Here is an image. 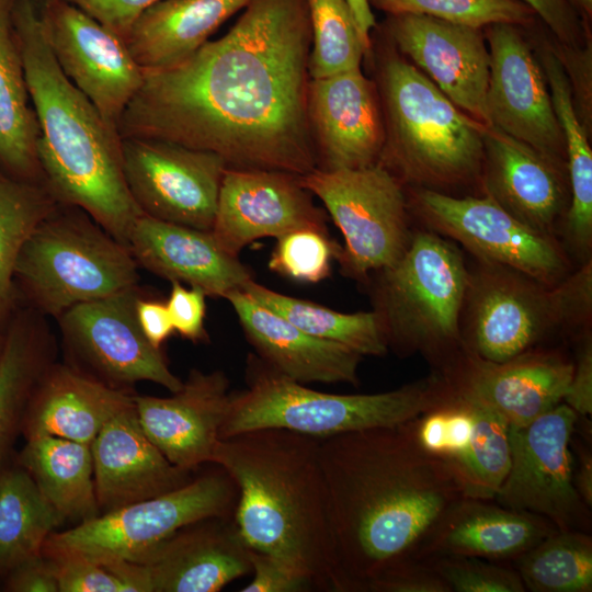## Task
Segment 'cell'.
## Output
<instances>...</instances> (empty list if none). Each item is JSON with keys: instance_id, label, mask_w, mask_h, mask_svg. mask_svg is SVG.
Wrapping results in <instances>:
<instances>
[{"instance_id": "cell-1", "label": "cell", "mask_w": 592, "mask_h": 592, "mask_svg": "<svg viewBox=\"0 0 592 592\" xmlns=\"http://www.w3.org/2000/svg\"><path fill=\"white\" fill-rule=\"evenodd\" d=\"M311 42L306 0H249L225 35L144 70L118 133L210 151L229 169L305 175L318 168L307 112Z\"/></svg>"}, {"instance_id": "cell-2", "label": "cell", "mask_w": 592, "mask_h": 592, "mask_svg": "<svg viewBox=\"0 0 592 592\" xmlns=\"http://www.w3.org/2000/svg\"><path fill=\"white\" fill-rule=\"evenodd\" d=\"M411 421L319 441L338 592H365L387 567L415 558L465 497L447 464L417 442Z\"/></svg>"}, {"instance_id": "cell-3", "label": "cell", "mask_w": 592, "mask_h": 592, "mask_svg": "<svg viewBox=\"0 0 592 592\" xmlns=\"http://www.w3.org/2000/svg\"><path fill=\"white\" fill-rule=\"evenodd\" d=\"M14 24L26 86L38 124L43 182L127 246L144 215L127 186L118 128L66 77L45 37L36 0H18Z\"/></svg>"}, {"instance_id": "cell-4", "label": "cell", "mask_w": 592, "mask_h": 592, "mask_svg": "<svg viewBox=\"0 0 592 592\" xmlns=\"http://www.w3.org/2000/svg\"><path fill=\"white\" fill-rule=\"evenodd\" d=\"M319 437L284 429H258L221 439L212 464L238 489L234 514L249 548L274 555L338 592L337 561Z\"/></svg>"}, {"instance_id": "cell-5", "label": "cell", "mask_w": 592, "mask_h": 592, "mask_svg": "<svg viewBox=\"0 0 592 592\" xmlns=\"http://www.w3.org/2000/svg\"><path fill=\"white\" fill-rule=\"evenodd\" d=\"M383 35L387 44L376 56L374 79L385 127L378 164L409 189L451 194L481 187L486 125L455 105Z\"/></svg>"}, {"instance_id": "cell-6", "label": "cell", "mask_w": 592, "mask_h": 592, "mask_svg": "<svg viewBox=\"0 0 592 592\" xmlns=\"http://www.w3.org/2000/svg\"><path fill=\"white\" fill-rule=\"evenodd\" d=\"M591 317L592 260L557 285L494 263L468 265L460 335L464 349L483 360L572 342L591 330Z\"/></svg>"}, {"instance_id": "cell-7", "label": "cell", "mask_w": 592, "mask_h": 592, "mask_svg": "<svg viewBox=\"0 0 592 592\" xmlns=\"http://www.w3.org/2000/svg\"><path fill=\"white\" fill-rule=\"evenodd\" d=\"M246 377L247 388L230 392L220 440L267 428L321 439L396 426L441 405L451 395L445 379L435 371L389 391L339 395L306 387L252 355Z\"/></svg>"}, {"instance_id": "cell-8", "label": "cell", "mask_w": 592, "mask_h": 592, "mask_svg": "<svg viewBox=\"0 0 592 592\" xmlns=\"http://www.w3.org/2000/svg\"><path fill=\"white\" fill-rule=\"evenodd\" d=\"M374 311L388 349L422 355L440 372L464 349L460 316L468 265L462 250L429 229L412 231L403 254L376 272Z\"/></svg>"}, {"instance_id": "cell-9", "label": "cell", "mask_w": 592, "mask_h": 592, "mask_svg": "<svg viewBox=\"0 0 592 592\" xmlns=\"http://www.w3.org/2000/svg\"><path fill=\"white\" fill-rule=\"evenodd\" d=\"M129 248L84 210L57 207L24 243L14 269L35 311L56 319L75 305L138 284Z\"/></svg>"}, {"instance_id": "cell-10", "label": "cell", "mask_w": 592, "mask_h": 592, "mask_svg": "<svg viewBox=\"0 0 592 592\" xmlns=\"http://www.w3.org/2000/svg\"><path fill=\"white\" fill-rule=\"evenodd\" d=\"M213 466L174 490L54 532L42 550L144 562L181 528L213 516H234L237 486L224 468Z\"/></svg>"}, {"instance_id": "cell-11", "label": "cell", "mask_w": 592, "mask_h": 592, "mask_svg": "<svg viewBox=\"0 0 592 592\" xmlns=\"http://www.w3.org/2000/svg\"><path fill=\"white\" fill-rule=\"evenodd\" d=\"M299 182L323 203L340 229L344 247L337 259L348 275L365 281L403 254L412 236L408 195L383 166L316 169Z\"/></svg>"}, {"instance_id": "cell-12", "label": "cell", "mask_w": 592, "mask_h": 592, "mask_svg": "<svg viewBox=\"0 0 592 592\" xmlns=\"http://www.w3.org/2000/svg\"><path fill=\"white\" fill-rule=\"evenodd\" d=\"M408 202L425 229L459 243L476 260L548 285L559 284L577 267L557 237L530 228L486 194L456 196L415 187L409 189Z\"/></svg>"}, {"instance_id": "cell-13", "label": "cell", "mask_w": 592, "mask_h": 592, "mask_svg": "<svg viewBox=\"0 0 592 592\" xmlns=\"http://www.w3.org/2000/svg\"><path fill=\"white\" fill-rule=\"evenodd\" d=\"M578 414L560 402L524 426H510L511 463L494 501L591 533L592 513L572 482L570 441Z\"/></svg>"}, {"instance_id": "cell-14", "label": "cell", "mask_w": 592, "mask_h": 592, "mask_svg": "<svg viewBox=\"0 0 592 592\" xmlns=\"http://www.w3.org/2000/svg\"><path fill=\"white\" fill-rule=\"evenodd\" d=\"M143 293L137 284L75 305L56 320L62 342L76 361L71 365L83 373L118 389L151 382L172 394L183 382L170 371L161 349L155 348L139 328L135 304Z\"/></svg>"}, {"instance_id": "cell-15", "label": "cell", "mask_w": 592, "mask_h": 592, "mask_svg": "<svg viewBox=\"0 0 592 592\" xmlns=\"http://www.w3.org/2000/svg\"><path fill=\"white\" fill-rule=\"evenodd\" d=\"M129 192L149 217L210 231L227 166L218 155L172 141L122 138Z\"/></svg>"}, {"instance_id": "cell-16", "label": "cell", "mask_w": 592, "mask_h": 592, "mask_svg": "<svg viewBox=\"0 0 592 592\" xmlns=\"http://www.w3.org/2000/svg\"><path fill=\"white\" fill-rule=\"evenodd\" d=\"M36 5L59 68L117 127L144 77L125 42L67 0H36Z\"/></svg>"}, {"instance_id": "cell-17", "label": "cell", "mask_w": 592, "mask_h": 592, "mask_svg": "<svg viewBox=\"0 0 592 592\" xmlns=\"http://www.w3.org/2000/svg\"><path fill=\"white\" fill-rule=\"evenodd\" d=\"M483 32L490 54L486 100L489 126L567 167L563 135L547 79L523 27L498 23Z\"/></svg>"}, {"instance_id": "cell-18", "label": "cell", "mask_w": 592, "mask_h": 592, "mask_svg": "<svg viewBox=\"0 0 592 592\" xmlns=\"http://www.w3.org/2000/svg\"><path fill=\"white\" fill-rule=\"evenodd\" d=\"M572 371L562 345H550L502 362L463 349L439 373L454 395L493 410L510 426H524L562 402Z\"/></svg>"}, {"instance_id": "cell-19", "label": "cell", "mask_w": 592, "mask_h": 592, "mask_svg": "<svg viewBox=\"0 0 592 592\" xmlns=\"http://www.w3.org/2000/svg\"><path fill=\"white\" fill-rule=\"evenodd\" d=\"M380 30L455 105L489 126L490 54L483 29L419 14H387Z\"/></svg>"}, {"instance_id": "cell-20", "label": "cell", "mask_w": 592, "mask_h": 592, "mask_svg": "<svg viewBox=\"0 0 592 592\" xmlns=\"http://www.w3.org/2000/svg\"><path fill=\"white\" fill-rule=\"evenodd\" d=\"M299 228L327 230L325 213L314 204L298 175L226 169L210 230L226 252L238 257L257 239L277 238Z\"/></svg>"}, {"instance_id": "cell-21", "label": "cell", "mask_w": 592, "mask_h": 592, "mask_svg": "<svg viewBox=\"0 0 592 592\" xmlns=\"http://www.w3.org/2000/svg\"><path fill=\"white\" fill-rule=\"evenodd\" d=\"M307 112L318 168L360 169L378 163L385 127L374 79L361 67L310 79Z\"/></svg>"}, {"instance_id": "cell-22", "label": "cell", "mask_w": 592, "mask_h": 592, "mask_svg": "<svg viewBox=\"0 0 592 592\" xmlns=\"http://www.w3.org/2000/svg\"><path fill=\"white\" fill-rule=\"evenodd\" d=\"M482 194L530 228L559 239L570 203L567 167L493 126L485 127Z\"/></svg>"}, {"instance_id": "cell-23", "label": "cell", "mask_w": 592, "mask_h": 592, "mask_svg": "<svg viewBox=\"0 0 592 592\" xmlns=\"http://www.w3.org/2000/svg\"><path fill=\"white\" fill-rule=\"evenodd\" d=\"M229 398L224 372L200 369H192L171 397L134 395L146 435L171 464L189 471L212 464Z\"/></svg>"}, {"instance_id": "cell-24", "label": "cell", "mask_w": 592, "mask_h": 592, "mask_svg": "<svg viewBox=\"0 0 592 592\" xmlns=\"http://www.w3.org/2000/svg\"><path fill=\"white\" fill-rule=\"evenodd\" d=\"M100 514L174 490L192 479L144 432L135 403L113 417L90 445Z\"/></svg>"}, {"instance_id": "cell-25", "label": "cell", "mask_w": 592, "mask_h": 592, "mask_svg": "<svg viewBox=\"0 0 592 592\" xmlns=\"http://www.w3.org/2000/svg\"><path fill=\"white\" fill-rule=\"evenodd\" d=\"M249 553L234 516H213L181 528L140 563L151 592H217L251 571Z\"/></svg>"}, {"instance_id": "cell-26", "label": "cell", "mask_w": 592, "mask_h": 592, "mask_svg": "<svg viewBox=\"0 0 592 592\" xmlns=\"http://www.w3.org/2000/svg\"><path fill=\"white\" fill-rule=\"evenodd\" d=\"M138 266L170 282L224 297L241 289L252 274L238 257L226 252L210 231L141 215L127 240Z\"/></svg>"}, {"instance_id": "cell-27", "label": "cell", "mask_w": 592, "mask_h": 592, "mask_svg": "<svg viewBox=\"0 0 592 592\" xmlns=\"http://www.w3.org/2000/svg\"><path fill=\"white\" fill-rule=\"evenodd\" d=\"M225 298L258 356L282 375L301 384L358 385L363 355L329 340L310 335L255 301L241 289Z\"/></svg>"}, {"instance_id": "cell-28", "label": "cell", "mask_w": 592, "mask_h": 592, "mask_svg": "<svg viewBox=\"0 0 592 592\" xmlns=\"http://www.w3.org/2000/svg\"><path fill=\"white\" fill-rule=\"evenodd\" d=\"M134 403L129 390L111 387L71 364L54 361L31 395L21 431L26 440L56 436L91 445L113 417Z\"/></svg>"}, {"instance_id": "cell-29", "label": "cell", "mask_w": 592, "mask_h": 592, "mask_svg": "<svg viewBox=\"0 0 592 592\" xmlns=\"http://www.w3.org/2000/svg\"><path fill=\"white\" fill-rule=\"evenodd\" d=\"M556 530L540 515L463 497L437 521L415 558L452 555L514 561Z\"/></svg>"}, {"instance_id": "cell-30", "label": "cell", "mask_w": 592, "mask_h": 592, "mask_svg": "<svg viewBox=\"0 0 592 592\" xmlns=\"http://www.w3.org/2000/svg\"><path fill=\"white\" fill-rule=\"evenodd\" d=\"M249 0H160L134 22L125 44L143 70L173 66L204 45Z\"/></svg>"}, {"instance_id": "cell-31", "label": "cell", "mask_w": 592, "mask_h": 592, "mask_svg": "<svg viewBox=\"0 0 592 592\" xmlns=\"http://www.w3.org/2000/svg\"><path fill=\"white\" fill-rule=\"evenodd\" d=\"M538 59L565 141L570 203L559 239L571 260L580 265L592 260V149L557 52L543 48Z\"/></svg>"}, {"instance_id": "cell-32", "label": "cell", "mask_w": 592, "mask_h": 592, "mask_svg": "<svg viewBox=\"0 0 592 592\" xmlns=\"http://www.w3.org/2000/svg\"><path fill=\"white\" fill-rule=\"evenodd\" d=\"M18 0H0V170L43 182L34 113L14 24Z\"/></svg>"}, {"instance_id": "cell-33", "label": "cell", "mask_w": 592, "mask_h": 592, "mask_svg": "<svg viewBox=\"0 0 592 592\" xmlns=\"http://www.w3.org/2000/svg\"><path fill=\"white\" fill-rule=\"evenodd\" d=\"M20 463L64 520L81 523L100 514L90 445L33 437L26 440Z\"/></svg>"}, {"instance_id": "cell-34", "label": "cell", "mask_w": 592, "mask_h": 592, "mask_svg": "<svg viewBox=\"0 0 592 592\" xmlns=\"http://www.w3.org/2000/svg\"><path fill=\"white\" fill-rule=\"evenodd\" d=\"M38 314L33 321L12 325L0 351V462L21 430L31 395L55 361V339Z\"/></svg>"}, {"instance_id": "cell-35", "label": "cell", "mask_w": 592, "mask_h": 592, "mask_svg": "<svg viewBox=\"0 0 592 592\" xmlns=\"http://www.w3.org/2000/svg\"><path fill=\"white\" fill-rule=\"evenodd\" d=\"M64 521L24 468L0 471V571L41 554Z\"/></svg>"}, {"instance_id": "cell-36", "label": "cell", "mask_w": 592, "mask_h": 592, "mask_svg": "<svg viewBox=\"0 0 592 592\" xmlns=\"http://www.w3.org/2000/svg\"><path fill=\"white\" fill-rule=\"evenodd\" d=\"M241 291L304 332L341 343L363 356H383L388 344L378 315L372 311L345 314L292 297L248 281Z\"/></svg>"}, {"instance_id": "cell-37", "label": "cell", "mask_w": 592, "mask_h": 592, "mask_svg": "<svg viewBox=\"0 0 592 592\" xmlns=\"http://www.w3.org/2000/svg\"><path fill=\"white\" fill-rule=\"evenodd\" d=\"M513 562L525 591H592L591 533L556 530Z\"/></svg>"}, {"instance_id": "cell-38", "label": "cell", "mask_w": 592, "mask_h": 592, "mask_svg": "<svg viewBox=\"0 0 592 592\" xmlns=\"http://www.w3.org/2000/svg\"><path fill=\"white\" fill-rule=\"evenodd\" d=\"M58 204L44 183L0 170V320L11 305L19 254L32 232Z\"/></svg>"}, {"instance_id": "cell-39", "label": "cell", "mask_w": 592, "mask_h": 592, "mask_svg": "<svg viewBox=\"0 0 592 592\" xmlns=\"http://www.w3.org/2000/svg\"><path fill=\"white\" fill-rule=\"evenodd\" d=\"M471 403L469 443L448 467L465 497L493 500L510 468V425L493 410Z\"/></svg>"}, {"instance_id": "cell-40", "label": "cell", "mask_w": 592, "mask_h": 592, "mask_svg": "<svg viewBox=\"0 0 592 592\" xmlns=\"http://www.w3.org/2000/svg\"><path fill=\"white\" fill-rule=\"evenodd\" d=\"M312 42L310 79L361 67L368 50L360 35L348 0H306Z\"/></svg>"}, {"instance_id": "cell-41", "label": "cell", "mask_w": 592, "mask_h": 592, "mask_svg": "<svg viewBox=\"0 0 592 592\" xmlns=\"http://www.w3.org/2000/svg\"><path fill=\"white\" fill-rule=\"evenodd\" d=\"M386 14H419L470 27L485 29L506 23L522 27L537 20L534 10L521 0H368Z\"/></svg>"}, {"instance_id": "cell-42", "label": "cell", "mask_w": 592, "mask_h": 592, "mask_svg": "<svg viewBox=\"0 0 592 592\" xmlns=\"http://www.w3.org/2000/svg\"><path fill=\"white\" fill-rule=\"evenodd\" d=\"M269 269L303 283H317L330 275L332 260L341 247L327 230L299 228L276 238Z\"/></svg>"}, {"instance_id": "cell-43", "label": "cell", "mask_w": 592, "mask_h": 592, "mask_svg": "<svg viewBox=\"0 0 592 592\" xmlns=\"http://www.w3.org/2000/svg\"><path fill=\"white\" fill-rule=\"evenodd\" d=\"M451 592H524L514 567L468 556L426 558Z\"/></svg>"}, {"instance_id": "cell-44", "label": "cell", "mask_w": 592, "mask_h": 592, "mask_svg": "<svg viewBox=\"0 0 592 592\" xmlns=\"http://www.w3.org/2000/svg\"><path fill=\"white\" fill-rule=\"evenodd\" d=\"M42 553L54 566L59 592H128L125 583L102 560L79 554Z\"/></svg>"}, {"instance_id": "cell-45", "label": "cell", "mask_w": 592, "mask_h": 592, "mask_svg": "<svg viewBox=\"0 0 592 592\" xmlns=\"http://www.w3.org/2000/svg\"><path fill=\"white\" fill-rule=\"evenodd\" d=\"M365 592H451L425 559H401L382 571Z\"/></svg>"}, {"instance_id": "cell-46", "label": "cell", "mask_w": 592, "mask_h": 592, "mask_svg": "<svg viewBox=\"0 0 592 592\" xmlns=\"http://www.w3.org/2000/svg\"><path fill=\"white\" fill-rule=\"evenodd\" d=\"M253 578L240 589L241 592H304L316 590L314 581L306 573L287 561L250 548Z\"/></svg>"}, {"instance_id": "cell-47", "label": "cell", "mask_w": 592, "mask_h": 592, "mask_svg": "<svg viewBox=\"0 0 592 592\" xmlns=\"http://www.w3.org/2000/svg\"><path fill=\"white\" fill-rule=\"evenodd\" d=\"M172 287L166 301L174 332L194 343L207 341L204 327L206 294L198 287L186 288L179 282Z\"/></svg>"}, {"instance_id": "cell-48", "label": "cell", "mask_w": 592, "mask_h": 592, "mask_svg": "<svg viewBox=\"0 0 592 592\" xmlns=\"http://www.w3.org/2000/svg\"><path fill=\"white\" fill-rule=\"evenodd\" d=\"M531 7L537 18L562 46L581 47L588 38V29L568 0H521Z\"/></svg>"}, {"instance_id": "cell-49", "label": "cell", "mask_w": 592, "mask_h": 592, "mask_svg": "<svg viewBox=\"0 0 592 592\" xmlns=\"http://www.w3.org/2000/svg\"><path fill=\"white\" fill-rule=\"evenodd\" d=\"M571 343L574 346L573 371L562 402L578 415L592 414V332L584 331Z\"/></svg>"}, {"instance_id": "cell-50", "label": "cell", "mask_w": 592, "mask_h": 592, "mask_svg": "<svg viewBox=\"0 0 592 592\" xmlns=\"http://www.w3.org/2000/svg\"><path fill=\"white\" fill-rule=\"evenodd\" d=\"M124 42L137 18L160 0H67Z\"/></svg>"}, {"instance_id": "cell-51", "label": "cell", "mask_w": 592, "mask_h": 592, "mask_svg": "<svg viewBox=\"0 0 592 592\" xmlns=\"http://www.w3.org/2000/svg\"><path fill=\"white\" fill-rule=\"evenodd\" d=\"M563 55L558 54L569 78L577 112L582 110L580 119L585 126L587 117L591 119V45L567 47Z\"/></svg>"}, {"instance_id": "cell-52", "label": "cell", "mask_w": 592, "mask_h": 592, "mask_svg": "<svg viewBox=\"0 0 592 592\" xmlns=\"http://www.w3.org/2000/svg\"><path fill=\"white\" fill-rule=\"evenodd\" d=\"M8 573V591L59 592L54 566L43 553L19 563Z\"/></svg>"}, {"instance_id": "cell-53", "label": "cell", "mask_w": 592, "mask_h": 592, "mask_svg": "<svg viewBox=\"0 0 592 592\" xmlns=\"http://www.w3.org/2000/svg\"><path fill=\"white\" fill-rule=\"evenodd\" d=\"M135 314L141 332L155 348L161 349L174 333L166 301L152 298L144 292L136 300Z\"/></svg>"}, {"instance_id": "cell-54", "label": "cell", "mask_w": 592, "mask_h": 592, "mask_svg": "<svg viewBox=\"0 0 592 592\" xmlns=\"http://www.w3.org/2000/svg\"><path fill=\"white\" fill-rule=\"evenodd\" d=\"M572 482L583 500L592 509V448L591 443L574 433L571 436Z\"/></svg>"}, {"instance_id": "cell-55", "label": "cell", "mask_w": 592, "mask_h": 592, "mask_svg": "<svg viewBox=\"0 0 592 592\" xmlns=\"http://www.w3.org/2000/svg\"><path fill=\"white\" fill-rule=\"evenodd\" d=\"M353 12L360 35L368 54L371 52L372 38L371 34L377 26L375 16L369 5L368 0H348Z\"/></svg>"}, {"instance_id": "cell-56", "label": "cell", "mask_w": 592, "mask_h": 592, "mask_svg": "<svg viewBox=\"0 0 592 592\" xmlns=\"http://www.w3.org/2000/svg\"><path fill=\"white\" fill-rule=\"evenodd\" d=\"M589 30L592 20V0H568Z\"/></svg>"}, {"instance_id": "cell-57", "label": "cell", "mask_w": 592, "mask_h": 592, "mask_svg": "<svg viewBox=\"0 0 592 592\" xmlns=\"http://www.w3.org/2000/svg\"><path fill=\"white\" fill-rule=\"evenodd\" d=\"M2 343H3V338L0 335V351H1V348H2Z\"/></svg>"}]
</instances>
